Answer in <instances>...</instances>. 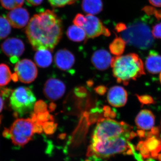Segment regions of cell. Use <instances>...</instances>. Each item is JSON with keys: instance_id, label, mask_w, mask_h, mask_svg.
<instances>
[{"instance_id": "30bf717a", "label": "cell", "mask_w": 161, "mask_h": 161, "mask_svg": "<svg viewBox=\"0 0 161 161\" xmlns=\"http://www.w3.org/2000/svg\"><path fill=\"white\" fill-rule=\"evenodd\" d=\"M86 22L83 28L85 31L87 37L94 38L103 35L109 36L111 35L109 31L106 28L98 18L93 15L86 16Z\"/></svg>"}, {"instance_id": "52a82bcc", "label": "cell", "mask_w": 161, "mask_h": 161, "mask_svg": "<svg viewBox=\"0 0 161 161\" xmlns=\"http://www.w3.org/2000/svg\"><path fill=\"white\" fill-rule=\"evenodd\" d=\"M36 98L31 90L20 86L12 91L9 96V105L15 117L23 116L33 109Z\"/></svg>"}, {"instance_id": "1f68e13d", "label": "cell", "mask_w": 161, "mask_h": 161, "mask_svg": "<svg viewBox=\"0 0 161 161\" xmlns=\"http://www.w3.org/2000/svg\"><path fill=\"white\" fill-rule=\"evenodd\" d=\"M75 95L79 98H84L86 97L87 91L85 88L82 86L76 87L75 90Z\"/></svg>"}, {"instance_id": "7c38bea8", "label": "cell", "mask_w": 161, "mask_h": 161, "mask_svg": "<svg viewBox=\"0 0 161 161\" xmlns=\"http://www.w3.org/2000/svg\"><path fill=\"white\" fill-rule=\"evenodd\" d=\"M3 53L10 58H18L22 56L25 51V45L22 40L16 38H9L1 44Z\"/></svg>"}, {"instance_id": "f1b7e54d", "label": "cell", "mask_w": 161, "mask_h": 161, "mask_svg": "<svg viewBox=\"0 0 161 161\" xmlns=\"http://www.w3.org/2000/svg\"><path fill=\"white\" fill-rule=\"evenodd\" d=\"M86 22V19L83 14H78L73 20V23L76 26L82 27L85 25Z\"/></svg>"}, {"instance_id": "277c9868", "label": "cell", "mask_w": 161, "mask_h": 161, "mask_svg": "<svg viewBox=\"0 0 161 161\" xmlns=\"http://www.w3.org/2000/svg\"><path fill=\"white\" fill-rule=\"evenodd\" d=\"M132 130V127L124 122H118L111 118L100 119L93 132L92 141L106 140L121 136L132 139L136 135Z\"/></svg>"}, {"instance_id": "ac0fdd59", "label": "cell", "mask_w": 161, "mask_h": 161, "mask_svg": "<svg viewBox=\"0 0 161 161\" xmlns=\"http://www.w3.org/2000/svg\"><path fill=\"white\" fill-rule=\"evenodd\" d=\"M146 68L149 73L157 74L161 72V56L155 51H151L146 60Z\"/></svg>"}, {"instance_id": "4fadbf2b", "label": "cell", "mask_w": 161, "mask_h": 161, "mask_svg": "<svg viewBox=\"0 0 161 161\" xmlns=\"http://www.w3.org/2000/svg\"><path fill=\"white\" fill-rule=\"evenodd\" d=\"M6 19L11 26L20 29L28 24L29 14L27 9L20 7L9 12L6 15Z\"/></svg>"}, {"instance_id": "4dcf8cb0", "label": "cell", "mask_w": 161, "mask_h": 161, "mask_svg": "<svg viewBox=\"0 0 161 161\" xmlns=\"http://www.w3.org/2000/svg\"><path fill=\"white\" fill-rule=\"evenodd\" d=\"M152 33L153 37L161 40V23L153 27Z\"/></svg>"}, {"instance_id": "5bb4252c", "label": "cell", "mask_w": 161, "mask_h": 161, "mask_svg": "<svg viewBox=\"0 0 161 161\" xmlns=\"http://www.w3.org/2000/svg\"><path fill=\"white\" fill-rule=\"evenodd\" d=\"M128 94L126 90L122 87H112L108 92V102L112 106L120 108L126 103Z\"/></svg>"}, {"instance_id": "603a6c76", "label": "cell", "mask_w": 161, "mask_h": 161, "mask_svg": "<svg viewBox=\"0 0 161 161\" xmlns=\"http://www.w3.org/2000/svg\"><path fill=\"white\" fill-rule=\"evenodd\" d=\"M9 67L5 64H0V86H6L9 83L12 77Z\"/></svg>"}, {"instance_id": "83f0119b", "label": "cell", "mask_w": 161, "mask_h": 161, "mask_svg": "<svg viewBox=\"0 0 161 161\" xmlns=\"http://www.w3.org/2000/svg\"><path fill=\"white\" fill-rule=\"evenodd\" d=\"M34 111L36 114L46 112L47 111V105L43 100L38 101L35 103Z\"/></svg>"}, {"instance_id": "d4e9b609", "label": "cell", "mask_w": 161, "mask_h": 161, "mask_svg": "<svg viewBox=\"0 0 161 161\" xmlns=\"http://www.w3.org/2000/svg\"><path fill=\"white\" fill-rule=\"evenodd\" d=\"M24 2V0H0L3 8L10 10L21 7Z\"/></svg>"}, {"instance_id": "74e56055", "label": "cell", "mask_w": 161, "mask_h": 161, "mask_svg": "<svg viewBox=\"0 0 161 161\" xmlns=\"http://www.w3.org/2000/svg\"><path fill=\"white\" fill-rule=\"evenodd\" d=\"M153 6L157 7H161V0H148Z\"/></svg>"}, {"instance_id": "2e32d148", "label": "cell", "mask_w": 161, "mask_h": 161, "mask_svg": "<svg viewBox=\"0 0 161 161\" xmlns=\"http://www.w3.org/2000/svg\"><path fill=\"white\" fill-rule=\"evenodd\" d=\"M135 123L139 130L145 132L152 130L155 124V117L150 110H142L136 115Z\"/></svg>"}, {"instance_id": "9c48e42d", "label": "cell", "mask_w": 161, "mask_h": 161, "mask_svg": "<svg viewBox=\"0 0 161 161\" xmlns=\"http://www.w3.org/2000/svg\"><path fill=\"white\" fill-rule=\"evenodd\" d=\"M158 135L148 134L147 139L140 142L136 147L139 150L140 154L144 158L156 157L158 153L161 150V141L158 138Z\"/></svg>"}, {"instance_id": "ffe728a7", "label": "cell", "mask_w": 161, "mask_h": 161, "mask_svg": "<svg viewBox=\"0 0 161 161\" xmlns=\"http://www.w3.org/2000/svg\"><path fill=\"white\" fill-rule=\"evenodd\" d=\"M102 0H82V8L87 14H97L102 11Z\"/></svg>"}, {"instance_id": "f546056e", "label": "cell", "mask_w": 161, "mask_h": 161, "mask_svg": "<svg viewBox=\"0 0 161 161\" xmlns=\"http://www.w3.org/2000/svg\"><path fill=\"white\" fill-rule=\"evenodd\" d=\"M140 102L143 104H150L154 103L153 98L148 95H136Z\"/></svg>"}, {"instance_id": "8992f818", "label": "cell", "mask_w": 161, "mask_h": 161, "mask_svg": "<svg viewBox=\"0 0 161 161\" xmlns=\"http://www.w3.org/2000/svg\"><path fill=\"white\" fill-rule=\"evenodd\" d=\"M35 133L34 124L31 119L19 118L10 128L5 129L3 135L10 138L15 146L23 147L31 140Z\"/></svg>"}, {"instance_id": "cb8c5ba5", "label": "cell", "mask_w": 161, "mask_h": 161, "mask_svg": "<svg viewBox=\"0 0 161 161\" xmlns=\"http://www.w3.org/2000/svg\"><path fill=\"white\" fill-rule=\"evenodd\" d=\"M11 31V26L6 18L0 16V40L6 39Z\"/></svg>"}, {"instance_id": "484cf974", "label": "cell", "mask_w": 161, "mask_h": 161, "mask_svg": "<svg viewBox=\"0 0 161 161\" xmlns=\"http://www.w3.org/2000/svg\"><path fill=\"white\" fill-rule=\"evenodd\" d=\"M43 131L47 134H51L56 131L57 124L55 123L54 121H48L43 124Z\"/></svg>"}, {"instance_id": "836d02e7", "label": "cell", "mask_w": 161, "mask_h": 161, "mask_svg": "<svg viewBox=\"0 0 161 161\" xmlns=\"http://www.w3.org/2000/svg\"><path fill=\"white\" fill-rule=\"evenodd\" d=\"M12 91L7 88L0 87V95H2L3 97H8L11 95Z\"/></svg>"}, {"instance_id": "ba28073f", "label": "cell", "mask_w": 161, "mask_h": 161, "mask_svg": "<svg viewBox=\"0 0 161 161\" xmlns=\"http://www.w3.org/2000/svg\"><path fill=\"white\" fill-rule=\"evenodd\" d=\"M15 74L21 82L29 84L37 78L38 70L36 64L29 59H24L16 64Z\"/></svg>"}, {"instance_id": "7402d4cb", "label": "cell", "mask_w": 161, "mask_h": 161, "mask_svg": "<svg viewBox=\"0 0 161 161\" xmlns=\"http://www.w3.org/2000/svg\"><path fill=\"white\" fill-rule=\"evenodd\" d=\"M126 43L125 41L122 38L116 37L110 44V52L112 54L120 56L125 51Z\"/></svg>"}, {"instance_id": "ab89813d", "label": "cell", "mask_w": 161, "mask_h": 161, "mask_svg": "<svg viewBox=\"0 0 161 161\" xmlns=\"http://www.w3.org/2000/svg\"><path fill=\"white\" fill-rule=\"evenodd\" d=\"M56 105H55L54 103H51L49 105V109L51 111H54L55 109V108H56Z\"/></svg>"}, {"instance_id": "8d00e7d4", "label": "cell", "mask_w": 161, "mask_h": 161, "mask_svg": "<svg viewBox=\"0 0 161 161\" xmlns=\"http://www.w3.org/2000/svg\"><path fill=\"white\" fill-rule=\"evenodd\" d=\"M27 3L31 6H36L40 5L43 2V0H26Z\"/></svg>"}, {"instance_id": "4316f807", "label": "cell", "mask_w": 161, "mask_h": 161, "mask_svg": "<svg viewBox=\"0 0 161 161\" xmlns=\"http://www.w3.org/2000/svg\"><path fill=\"white\" fill-rule=\"evenodd\" d=\"M77 0H48L51 5L54 7H62L75 3Z\"/></svg>"}, {"instance_id": "5b68a950", "label": "cell", "mask_w": 161, "mask_h": 161, "mask_svg": "<svg viewBox=\"0 0 161 161\" xmlns=\"http://www.w3.org/2000/svg\"><path fill=\"white\" fill-rule=\"evenodd\" d=\"M121 36L127 44L139 49H148L154 43L152 30L143 21H135L131 23L122 32Z\"/></svg>"}, {"instance_id": "7a4b0ae2", "label": "cell", "mask_w": 161, "mask_h": 161, "mask_svg": "<svg viewBox=\"0 0 161 161\" xmlns=\"http://www.w3.org/2000/svg\"><path fill=\"white\" fill-rule=\"evenodd\" d=\"M128 136H121L103 141H92L88 148L87 156L95 159L109 158L116 154H134L133 147Z\"/></svg>"}, {"instance_id": "60d3db41", "label": "cell", "mask_w": 161, "mask_h": 161, "mask_svg": "<svg viewBox=\"0 0 161 161\" xmlns=\"http://www.w3.org/2000/svg\"><path fill=\"white\" fill-rule=\"evenodd\" d=\"M159 79H160V82H161V73L160 75Z\"/></svg>"}, {"instance_id": "6da1fadb", "label": "cell", "mask_w": 161, "mask_h": 161, "mask_svg": "<svg viewBox=\"0 0 161 161\" xmlns=\"http://www.w3.org/2000/svg\"><path fill=\"white\" fill-rule=\"evenodd\" d=\"M25 33L35 50L52 51L62 37V22L54 12L47 10L34 15L26 26Z\"/></svg>"}, {"instance_id": "d6a6232c", "label": "cell", "mask_w": 161, "mask_h": 161, "mask_svg": "<svg viewBox=\"0 0 161 161\" xmlns=\"http://www.w3.org/2000/svg\"><path fill=\"white\" fill-rule=\"evenodd\" d=\"M104 116L106 118H114L115 117V114L112 111L109 107L105 106L103 108Z\"/></svg>"}, {"instance_id": "e575fe53", "label": "cell", "mask_w": 161, "mask_h": 161, "mask_svg": "<svg viewBox=\"0 0 161 161\" xmlns=\"http://www.w3.org/2000/svg\"><path fill=\"white\" fill-rule=\"evenodd\" d=\"M107 88L103 86H100L95 89V91L99 95H103L107 92Z\"/></svg>"}, {"instance_id": "44dd1931", "label": "cell", "mask_w": 161, "mask_h": 161, "mask_svg": "<svg viewBox=\"0 0 161 161\" xmlns=\"http://www.w3.org/2000/svg\"><path fill=\"white\" fill-rule=\"evenodd\" d=\"M67 35L69 40L76 42H82L86 40L87 36L85 31L82 27L75 25L68 28Z\"/></svg>"}, {"instance_id": "e0dca14e", "label": "cell", "mask_w": 161, "mask_h": 161, "mask_svg": "<svg viewBox=\"0 0 161 161\" xmlns=\"http://www.w3.org/2000/svg\"><path fill=\"white\" fill-rule=\"evenodd\" d=\"M112 56L107 51L104 49L96 51L92 55V63L97 69L103 71L108 68L112 60Z\"/></svg>"}, {"instance_id": "d590c367", "label": "cell", "mask_w": 161, "mask_h": 161, "mask_svg": "<svg viewBox=\"0 0 161 161\" xmlns=\"http://www.w3.org/2000/svg\"><path fill=\"white\" fill-rule=\"evenodd\" d=\"M127 27L122 23H118L115 27V30L118 32H122L126 29Z\"/></svg>"}, {"instance_id": "9a60e30c", "label": "cell", "mask_w": 161, "mask_h": 161, "mask_svg": "<svg viewBox=\"0 0 161 161\" xmlns=\"http://www.w3.org/2000/svg\"><path fill=\"white\" fill-rule=\"evenodd\" d=\"M55 63L60 69L69 70L75 64V57L69 51L66 49H60L55 54Z\"/></svg>"}, {"instance_id": "d6986e66", "label": "cell", "mask_w": 161, "mask_h": 161, "mask_svg": "<svg viewBox=\"0 0 161 161\" xmlns=\"http://www.w3.org/2000/svg\"><path fill=\"white\" fill-rule=\"evenodd\" d=\"M35 62L39 67L45 68L51 65L53 61V56L48 49H40L35 54Z\"/></svg>"}, {"instance_id": "f35d334b", "label": "cell", "mask_w": 161, "mask_h": 161, "mask_svg": "<svg viewBox=\"0 0 161 161\" xmlns=\"http://www.w3.org/2000/svg\"><path fill=\"white\" fill-rule=\"evenodd\" d=\"M4 101L2 96L0 95V113L3 111V108H4Z\"/></svg>"}, {"instance_id": "8fae6325", "label": "cell", "mask_w": 161, "mask_h": 161, "mask_svg": "<svg viewBox=\"0 0 161 161\" xmlns=\"http://www.w3.org/2000/svg\"><path fill=\"white\" fill-rule=\"evenodd\" d=\"M66 87L63 81L56 78L47 80L43 88V93L47 98L56 101L61 98L65 93Z\"/></svg>"}, {"instance_id": "3957f363", "label": "cell", "mask_w": 161, "mask_h": 161, "mask_svg": "<svg viewBox=\"0 0 161 161\" xmlns=\"http://www.w3.org/2000/svg\"><path fill=\"white\" fill-rule=\"evenodd\" d=\"M111 66L113 76L117 82L127 85L132 80H136L145 75L143 63L135 53H130L112 58Z\"/></svg>"}]
</instances>
